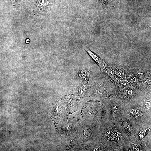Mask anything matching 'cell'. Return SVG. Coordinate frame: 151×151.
<instances>
[{"label":"cell","mask_w":151,"mask_h":151,"mask_svg":"<svg viewBox=\"0 0 151 151\" xmlns=\"http://www.w3.org/2000/svg\"><path fill=\"white\" fill-rule=\"evenodd\" d=\"M106 134L107 136H108L111 137H111L112 138V137H113V136H114V133H113V132H112L111 131H109L106 132Z\"/></svg>","instance_id":"obj_8"},{"label":"cell","mask_w":151,"mask_h":151,"mask_svg":"<svg viewBox=\"0 0 151 151\" xmlns=\"http://www.w3.org/2000/svg\"><path fill=\"white\" fill-rule=\"evenodd\" d=\"M125 127L127 129L128 131H132L133 130L132 128V127L128 124H126L125 125Z\"/></svg>","instance_id":"obj_10"},{"label":"cell","mask_w":151,"mask_h":151,"mask_svg":"<svg viewBox=\"0 0 151 151\" xmlns=\"http://www.w3.org/2000/svg\"><path fill=\"white\" fill-rule=\"evenodd\" d=\"M84 48L85 49L87 52L90 55L92 59L94 61L98 63L99 66H100L101 69L102 70L104 69V68L105 67L106 64L104 63L103 61L101 60V58L99 57L97 55H96L94 52H92L90 50L87 48L84 47Z\"/></svg>","instance_id":"obj_2"},{"label":"cell","mask_w":151,"mask_h":151,"mask_svg":"<svg viewBox=\"0 0 151 151\" xmlns=\"http://www.w3.org/2000/svg\"><path fill=\"white\" fill-rule=\"evenodd\" d=\"M116 74L118 75V76L120 77H122L124 76V73L123 72L119 70V71H117L116 72Z\"/></svg>","instance_id":"obj_6"},{"label":"cell","mask_w":151,"mask_h":151,"mask_svg":"<svg viewBox=\"0 0 151 151\" xmlns=\"http://www.w3.org/2000/svg\"><path fill=\"white\" fill-rule=\"evenodd\" d=\"M38 13L43 14L46 12L54 3V0H36Z\"/></svg>","instance_id":"obj_1"},{"label":"cell","mask_w":151,"mask_h":151,"mask_svg":"<svg viewBox=\"0 0 151 151\" xmlns=\"http://www.w3.org/2000/svg\"><path fill=\"white\" fill-rule=\"evenodd\" d=\"M130 81L131 83H133V82H134L135 81V78L134 77H132L130 78Z\"/></svg>","instance_id":"obj_12"},{"label":"cell","mask_w":151,"mask_h":151,"mask_svg":"<svg viewBox=\"0 0 151 151\" xmlns=\"http://www.w3.org/2000/svg\"><path fill=\"white\" fill-rule=\"evenodd\" d=\"M88 72L85 70H81L78 74V76L82 80L86 81L88 79L89 76Z\"/></svg>","instance_id":"obj_3"},{"label":"cell","mask_w":151,"mask_h":151,"mask_svg":"<svg viewBox=\"0 0 151 151\" xmlns=\"http://www.w3.org/2000/svg\"><path fill=\"white\" fill-rule=\"evenodd\" d=\"M114 139L115 141H118L120 139V138L119 137H115L114 138Z\"/></svg>","instance_id":"obj_14"},{"label":"cell","mask_w":151,"mask_h":151,"mask_svg":"<svg viewBox=\"0 0 151 151\" xmlns=\"http://www.w3.org/2000/svg\"><path fill=\"white\" fill-rule=\"evenodd\" d=\"M144 132H146L147 131L146 130H145V131H144Z\"/></svg>","instance_id":"obj_16"},{"label":"cell","mask_w":151,"mask_h":151,"mask_svg":"<svg viewBox=\"0 0 151 151\" xmlns=\"http://www.w3.org/2000/svg\"><path fill=\"white\" fill-rule=\"evenodd\" d=\"M146 106H147V108H148L149 109H150L151 107L150 102L149 101H147L146 103L145 104Z\"/></svg>","instance_id":"obj_11"},{"label":"cell","mask_w":151,"mask_h":151,"mask_svg":"<svg viewBox=\"0 0 151 151\" xmlns=\"http://www.w3.org/2000/svg\"><path fill=\"white\" fill-rule=\"evenodd\" d=\"M111 0H101L102 2L103 3H106L108 2L109 1Z\"/></svg>","instance_id":"obj_15"},{"label":"cell","mask_w":151,"mask_h":151,"mask_svg":"<svg viewBox=\"0 0 151 151\" xmlns=\"http://www.w3.org/2000/svg\"><path fill=\"white\" fill-rule=\"evenodd\" d=\"M126 92L127 95L130 96L132 95L133 94V91L131 90H126Z\"/></svg>","instance_id":"obj_9"},{"label":"cell","mask_w":151,"mask_h":151,"mask_svg":"<svg viewBox=\"0 0 151 151\" xmlns=\"http://www.w3.org/2000/svg\"><path fill=\"white\" fill-rule=\"evenodd\" d=\"M106 69V71H107V73L111 77H113L114 76V73L113 70L108 67H107L106 65L105 66Z\"/></svg>","instance_id":"obj_4"},{"label":"cell","mask_w":151,"mask_h":151,"mask_svg":"<svg viewBox=\"0 0 151 151\" xmlns=\"http://www.w3.org/2000/svg\"><path fill=\"white\" fill-rule=\"evenodd\" d=\"M114 136L116 137H119L121 136V133L118 130H115L113 132Z\"/></svg>","instance_id":"obj_7"},{"label":"cell","mask_w":151,"mask_h":151,"mask_svg":"<svg viewBox=\"0 0 151 151\" xmlns=\"http://www.w3.org/2000/svg\"><path fill=\"white\" fill-rule=\"evenodd\" d=\"M136 111L137 110H135L132 109L131 111H130V112L132 114L134 115L135 113L136 112Z\"/></svg>","instance_id":"obj_13"},{"label":"cell","mask_w":151,"mask_h":151,"mask_svg":"<svg viewBox=\"0 0 151 151\" xmlns=\"http://www.w3.org/2000/svg\"><path fill=\"white\" fill-rule=\"evenodd\" d=\"M121 84L124 86L128 87L130 86L129 82L126 80H123L121 82Z\"/></svg>","instance_id":"obj_5"}]
</instances>
